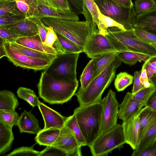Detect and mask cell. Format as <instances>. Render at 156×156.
Returning <instances> with one entry per match:
<instances>
[{
	"instance_id": "680465c9",
	"label": "cell",
	"mask_w": 156,
	"mask_h": 156,
	"mask_svg": "<svg viewBox=\"0 0 156 156\" xmlns=\"http://www.w3.org/2000/svg\"><path fill=\"white\" fill-rule=\"evenodd\" d=\"M138 28L143 29L150 33H152L154 35H156V28L145 27Z\"/></svg>"
},
{
	"instance_id": "f35d334b",
	"label": "cell",
	"mask_w": 156,
	"mask_h": 156,
	"mask_svg": "<svg viewBox=\"0 0 156 156\" xmlns=\"http://www.w3.org/2000/svg\"><path fill=\"white\" fill-rule=\"evenodd\" d=\"M6 14H14L25 16L24 14L18 9L14 2L7 1L0 3V16Z\"/></svg>"
},
{
	"instance_id": "816d5d0a",
	"label": "cell",
	"mask_w": 156,
	"mask_h": 156,
	"mask_svg": "<svg viewBox=\"0 0 156 156\" xmlns=\"http://www.w3.org/2000/svg\"><path fill=\"white\" fill-rule=\"evenodd\" d=\"M72 10L77 15L82 13L83 5V0H67Z\"/></svg>"
},
{
	"instance_id": "ab89813d",
	"label": "cell",
	"mask_w": 156,
	"mask_h": 156,
	"mask_svg": "<svg viewBox=\"0 0 156 156\" xmlns=\"http://www.w3.org/2000/svg\"><path fill=\"white\" fill-rule=\"evenodd\" d=\"M156 5L154 0H136L135 1V9L138 15L148 11Z\"/></svg>"
},
{
	"instance_id": "6125c7cd",
	"label": "cell",
	"mask_w": 156,
	"mask_h": 156,
	"mask_svg": "<svg viewBox=\"0 0 156 156\" xmlns=\"http://www.w3.org/2000/svg\"><path fill=\"white\" fill-rule=\"evenodd\" d=\"M155 3H156V2H155Z\"/></svg>"
},
{
	"instance_id": "5b68a950",
	"label": "cell",
	"mask_w": 156,
	"mask_h": 156,
	"mask_svg": "<svg viewBox=\"0 0 156 156\" xmlns=\"http://www.w3.org/2000/svg\"><path fill=\"white\" fill-rule=\"evenodd\" d=\"M133 29L123 30L116 27L108 29L105 35L112 42L119 53L131 51L145 54L151 56L156 55V49L151 44L137 39Z\"/></svg>"
},
{
	"instance_id": "8fae6325",
	"label": "cell",
	"mask_w": 156,
	"mask_h": 156,
	"mask_svg": "<svg viewBox=\"0 0 156 156\" xmlns=\"http://www.w3.org/2000/svg\"><path fill=\"white\" fill-rule=\"evenodd\" d=\"M102 124L100 134L117 124L119 105L115 92L109 90L102 99Z\"/></svg>"
},
{
	"instance_id": "44dd1931",
	"label": "cell",
	"mask_w": 156,
	"mask_h": 156,
	"mask_svg": "<svg viewBox=\"0 0 156 156\" xmlns=\"http://www.w3.org/2000/svg\"><path fill=\"white\" fill-rule=\"evenodd\" d=\"M139 118L141 139L147 130L156 120V111L148 107L144 106L140 111Z\"/></svg>"
},
{
	"instance_id": "836d02e7",
	"label": "cell",
	"mask_w": 156,
	"mask_h": 156,
	"mask_svg": "<svg viewBox=\"0 0 156 156\" xmlns=\"http://www.w3.org/2000/svg\"><path fill=\"white\" fill-rule=\"evenodd\" d=\"M156 140V120L146 131L140 139L137 149L142 150L151 144Z\"/></svg>"
},
{
	"instance_id": "6f0895ef",
	"label": "cell",
	"mask_w": 156,
	"mask_h": 156,
	"mask_svg": "<svg viewBox=\"0 0 156 156\" xmlns=\"http://www.w3.org/2000/svg\"><path fill=\"white\" fill-rule=\"evenodd\" d=\"M0 58L6 56V53L4 46V41L0 38Z\"/></svg>"
},
{
	"instance_id": "ffe728a7",
	"label": "cell",
	"mask_w": 156,
	"mask_h": 156,
	"mask_svg": "<svg viewBox=\"0 0 156 156\" xmlns=\"http://www.w3.org/2000/svg\"><path fill=\"white\" fill-rule=\"evenodd\" d=\"M55 32L58 39L54 43L53 47L55 49L58 54L83 52V49L75 43L60 33Z\"/></svg>"
},
{
	"instance_id": "60d3db41",
	"label": "cell",
	"mask_w": 156,
	"mask_h": 156,
	"mask_svg": "<svg viewBox=\"0 0 156 156\" xmlns=\"http://www.w3.org/2000/svg\"><path fill=\"white\" fill-rule=\"evenodd\" d=\"M40 154V151L34 150L33 146L31 147H22L15 149L6 156H39Z\"/></svg>"
},
{
	"instance_id": "9c48e42d",
	"label": "cell",
	"mask_w": 156,
	"mask_h": 156,
	"mask_svg": "<svg viewBox=\"0 0 156 156\" xmlns=\"http://www.w3.org/2000/svg\"><path fill=\"white\" fill-rule=\"evenodd\" d=\"M4 46L6 57L16 66L37 71L45 70L53 62L27 56L12 46L9 43L4 42Z\"/></svg>"
},
{
	"instance_id": "2e32d148",
	"label": "cell",
	"mask_w": 156,
	"mask_h": 156,
	"mask_svg": "<svg viewBox=\"0 0 156 156\" xmlns=\"http://www.w3.org/2000/svg\"><path fill=\"white\" fill-rule=\"evenodd\" d=\"M38 19L33 17L27 18L16 23L0 27L11 30L20 37L33 36L39 34L37 24Z\"/></svg>"
},
{
	"instance_id": "f5cc1de1",
	"label": "cell",
	"mask_w": 156,
	"mask_h": 156,
	"mask_svg": "<svg viewBox=\"0 0 156 156\" xmlns=\"http://www.w3.org/2000/svg\"><path fill=\"white\" fill-rule=\"evenodd\" d=\"M141 71L140 80L144 87H154L150 79L148 78L145 69L142 68Z\"/></svg>"
},
{
	"instance_id": "f6af8a7d",
	"label": "cell",
	"mask_w": 156,
	"mask_h": 156,
	"mask_svg": "<svg viewBox=\"0 0 156 156\" xmlns=\"http://www.w3.org/2000/svg\"><path fill=\"white\" fill-rule=\"evenodd\" d=\"M50 6L55 9L63 11L72 10L67 0H44Z\"/></svg>"
},
{
	"instance_id": "7dc6e473",
	"label": "cell",
	"mask_w": 156,
	"mask_h": 156,
	"mask_svg": "<svg viewBox=\"0 0 156 156\" xmlns=\"http://www.w3.org/2000/svg\"><path fill=\"white\" fill-rule=\"evenodd\" d=\"M146 70L147 76L150 79L156 73V55L151 56L143 65Z\"/></svg>"
},
{
	"instance_id": "8992f818",
	"label": "cell",
	"mask_w": 156,
	"mask_h": 156,
	"mask_svg": "<svg viewBox=\"0 0 156 156\" xmlns=\"http://www.w3.org/2000/svg\"><path fill=\"white\" fill-rule=\"evenodd\" d=\"M125 143L123 126L117 124L100 134L89 147L93 156H107Z\"/></svg>"
},
{
	"instance_id": "f1b7e54d",
	"label": "cell",
	"mask_w": 156,
	"mask_h": 156,
	"mask_svg": "<svg viewBox=\"0 0 156 156\" xmlns=\"http://www.w3.org/2000/svg\"><path fill=\"white\" fill-rule=\"evenodd\" d=\"M119 53L116 52L110 53L93 58L94 68L92 80L103 71Z\"/></svg>"
},
{
	"instance_id": "b9f144b4",
	"label": "cell",
	"mask_w": 156,
	"mask_h": 156,
	"mask_svg": "<svg viewBox=\"0 0 156 156\" xmlns=\"http://www.w3.org/2000/svg\"><path fill=\"white\" fill-rule=\"evenodd\" d=\"M26 17L17 15L6 14L0 16V26L16 23L25 19Z\"/></svg>"
},
{
	"instance_id": "94428289",
	"label": "cell",
	"mask_w": 156,
	"mask_h": 156,
	"mask_svg": "<svg viewBox=\"0 0 156 156\" xmlns=\"http://www.w3.org/2000/svg\"><path fill=\"white\" fill-rule=\"evenodd\" d=\"M151 44L154 46L156 49V43H152Z\"/></svg>"
},
{
	"instance_id": "603a6c76",
	"label": "cell",
	"mask_w": 156,
	"mask_h": 156,
	"mask_svg": "<svg viewBox=\"0 0 156 156\" xmlns=\"http://www.w3.org/2000/svg\"><path fill=\"white\" fill-rule=\"evenodd\" d=\"M12 129L0 121V154L2 155L11 149L14 136Z\"/></svg>"
},
{
	"instance_id": "30bf717a",
	"label": "cell",
	"mask_w": 156,
	"mask_h": 156,
	"mask_svg": "<svg viewBox=\"0 0 156 156\" xmlns=\"http://www.w3.org/2000/svg\"><path fill=\"white\" fill-rule=\"evenodd\" d=\"M91 59L112 52H119L111 41L98 32H93L87 39L83 50Z\"/></svg>"
},
{
	"instance_id": "11a10c76",
	"label": "cell",
	"mask_w": 156,
	"mask_h": 156,
	"mask_svg": "<svg viewBox=\"0 0 156 156\" xmlns=\"http://www.w3.org/2000/svg\"><path fill=\"white\" fill-rule=\"evenodd\" d=\"M145 106L148 107L156 111V88L150 96Z\"/></svg>"
},
{
	"instance_id": "f907efd6",
	"label": "cell",
	"mask_w": 156,
	"mask_h": 156,
	"mask_svg": "<svg viewBox=\"0 0 156 156\" xmlns=\"http://www.w3.org/2000/svg\"><path fill=\"white\" fill-rule=\"evenodd\" d=\"M141 71V70L139 71H136L134 72L133 76L134 83L131 92L132 94H135L140 90L145 88L144 87L140 80Z\"/></svg>"
},
{
	"instance_id": "9f6ffc18",
	"label": "cell",
	"mask_w": 156,
	"mask_h": 156,
	"mask_svg": "<svg viewBox=\"0 0 156 156\" xmlns=\"http://www.w3.org/2000/svg\"><path fill=\"white\" fill-rule=\"evenodd\" d=\"M119 5L126 7L130 8L133 7V4L132 0H111Z\"/></svg>"
},
{
	"instance_id": "8d00e7d4",
	"label": "cell",
	"mask_w": 156,
	"mask_h": 156,
	"mask_svg": "<svg viewBox=\"0 0 156 156\" xmlns=\"http://www.w3.org/2000/svg\"><path fill=\"white\" fill-rule=\"evenodd\" d=\"M83 3L91 17L93 24L94 32H98V12L97 6L94 0H83Z\"/></svg>"
},
{
	"instance_id": "6da1fadb",
	"label": "cell",
	"mask_w": 156,
	"mask_h": 156,
	"mask_svg": "<svg viewBox=\"0 0 156 156\" xmlns=\"http://www.w3.org/2000/svg\"><path fill=\"white\" fill-rule=\"evenodd\" d=\"M78 81L62 80L43 71L37 85L39 97L50 104H62L70 101L75 95Z\"/></svg>"
},
{
	"instance_id": "484cf974",
	"label": "cell",
	"mask_w": 156,
	"mask_h": 156,
	"mask_svg": "<svg viewBox=\"0 0 156 156\" xmlns=\"http://www.w3.org/2000/svg\"><path fill=\"white\" fill-rule=\"evenodd\" d=\"M156 28V5L143 14L137 15L134 27Z\"/></svg>"
},
{
	"instance_id": "7bdbcfd3",
	"label": "cell",
	"mask_w": 156,
	"mask_h": 156,
	"mask_svg": "<svg viewBox=\"0 0 156 156\" xmlns=\"http://www.w3.org/2000/svg\"><path fill=\"white\" fill-rule=\"evenodd\" d=\"M155 89L154 87L144 88L135 94H132L133 97L136 100L144 104L145 106L149 97Z\"/></svg>"
},
{
	"instance_id": "ba28073f",
	"label": "cell",
	"mask_w": 156,
	"mask_h": 156,
	"mask_svg": "<svg viewBox=\"0 0 156 156\" xmlns=\"http://www.w3.org/2000/svg\"><path fill=\"white\" fill-rule=\"evenodd\" d=\"M80 53L58 54L45 70L53 77L62 80H76V69Z\"/></svg>"
},
{
	"instance_id": "83f0119b",
	"label": "cell",
	"mask_w": 156,
	"mask_h": 156,
	"mask_svg": "<svg viewBox=\"0 0 156 156\" xmlns=\"http://www.w3.org/2000/svg\"><path fill=\"white\" fill-rule=\"evenodd\" d=\"M10 44L12 46L24 54L32 57L53 62L57 57V55H55L39 51L24 46L16 42Z\"/></svg>"
},
{
	"instance_id": "e0dca14e",
	"label": "cell",
	"mask_w": 156,
	"mask_h": 156,
	"mask_svg": "<svg viewBox=\"0 0 156 156\" xmlns=\"http://www.w3.org/2000/svg\"><path fill=\"white\" fill-rule=\"evenodd\" d=\"M43 116L44 122L43 129L51 127L61 129L65 126L67 117L40 102L38 107Z\"/></svg>"
},
{
	"instance_id": "74e56055",
	"label": "cell",
	"mask_w": 156,
	"mask_h": 156,
	"mask_svg": "<svg viewBox=\"0 0 156 156\" xmlns=\"http://www.w3.org/2000/svg\"><path fill=\"white\" fill-rule=\"evenodd\" d=\"M134 31L135 37L140 41L151 44L156 43V35L138 28H135Z\"/></svg>"
},
{
	"instance_id": "7a4b0ae2",
	"label": "cell",
	"mask_w": 156,
	"mask_h": 156,
	"mask_svg": "<svg viewBox=\"0 0 156 156\" xmlns=\"http://www.w3.org/2000/svg\"><path fill=\"white\" fill-rule=\"evenodd\" d=\"M122 62L118 55L103 71L92 80L85 89L80 87L75 94L80 106L87 105L101 100L103 93L114 80L116 70Z\"/></svg>"
},
{
	"instance_id": "4dcf8cb0",
	"label": "cell",
	"mask_w": 156,
	"mask_h": 156,
	"mask_svg": "<svg viewBox=\"0 0 156 156\" xmlns=\"http://www.w3.org/2000/svg\"><path fill=\"white\" fill-rule=\"evenodd\" d=\"M65 126L72 131L81 147L87 146L86 141L82 134L76 116L74 114L67 117Z\"/></svg>"
},
{
	"instance_id": "9a60e30c",
	"label": "cell",
	"mask_w": 156,
	"mask_h": 156,
	"mask_svg": "<svg viewBox=\"0 0 156 156\" xmlns=\"http://www.w3.org/2000/svg\"><path fill=\"white\" fill-rule=\"evenodd\" d=\"M145 105L135 100L131 92H128L119 105L118 117L123 122L130 119L137 114Z\"/></svg>"
},
{
	"instance_id": "f546056e",
	"label": "cell",
	"mask_w": 156,
	"mask_h": 156,
	"mask_svg": "<svg viewBox=\"0 0 156 156\" xmlns=\"http://www.w3.org/2000/svg\"><path fill=\"white\" fill-rule=\"evenodd\" d=\"M118 56L122 62L130 66L134 65L138 62H145L151 57L145 54L131 51L119 53Z\"/></svg>"
},
{
	"instance_id": "52a82bcc",
	"label": "cell",
	"mask_w": 156,
	"mask_h": 156,
	"mask_svg": "<svg viewBox=\"0 0 156 156\" xmlns=\"http://www.w3.org/2000/svg\"><path fill=\"white\" fill-rule=\"evenodd\" d=\"M100 12L123 25L127 29L134 28L137 15L133 7L126 8L111 0H94Z\"/></svg>"
},
{
	"instance_id": "d4e9b609",
	"label": "cell",
	"mask_w": 156,
	"mask_h": 156,
	"mask_svg": "<svg viewBox=\"0 0 156 156\" xmlns=\"http://www.w3.org/2000/svg\"><path fill=\"white\" fill-rule=\"evenodd\" d=\"M97 9L98 14V28L99 34L104 36L107 35L108 33V29L111 27H116L123 30H126L122 24L102 14L98 6Z\"/></svg>"
},
{
	"instance_id": "d6a6232c",
	"label": "cell",
	"mask_w": 156,
	"mask_h": 156,
	"mask_svg": "<svg viewBox=\"0 0 156 156\" xmlns=\"http://www.w3.org/2000/svg\"><path fill=\"white\" fill-rule=\"evenodd\" d=\"M20 117L15 110H0V121L11 129L17 126Z\"/></svg>"
},
{
	"instance_id": "91938a15",
	"label": "cell",
	"mask_w": 156,
	"mask_h": 156,
	"mask_svg": "<svg viewBox=\"0 0 156 156\" xmlns=\"http://www.w3.org/2000/svg\"><path fill=\"white\" fill-rule=\"evenodd\" d=\"M150 79L154 86L156 88V74H154Z\"/></svg>"
},
{
	"instance_id": "4316f807",
	"label": "cell",
	"mask_w": 156,
	"mask_h": 156,
	"mask_svg": "<svg viewBox=\"0 0 156 156\" xmlns=\"http://www.w3.org/2000/svg\"><path fill=\"white\" fill-rule=\"evenodd\" d=\"M19 105L15 95L7 90L0 91V110H15Z\"/></svg>"
},
{
	"instance_id": "1f68e13d",
	"label": "cell",
	"mask_w": 156,
	"mask_h": 156,
	"mask_svg": "<svg viewBox=\"0 0 156 156\" xmlns=\"http://www.w3.org/2000/svg\"><path fill=\"white\" fill-rule=\"evenodd\" d=\"M17 96L27 101L33 108L38 107L40 102L34 91L30 89L20 87L17 91Z\"/></svg>"
},
{
	"instance_id": "db71d44e",
	"label": "cell",
	"mask_w": 156,
	"mask_h": 156,
	"mask_svg": "<svg viewBox=\"0 0 156 156\" xmlns=\"http://www.w3.org/2000/svg\"><path fill=\"white\" fill-rule=\"evenodd\" d=\"M37 24L39 34L43 42L44 41L47 33V30L46 26L43 23L41 19H38Z\"/></svg>"
},
{
	"instance_id": "cb8c5ba5",
	"label": "cell",
	"mask_w": 156,
	"mask_h": 156,
	"mask_svg": "<svg viewBox=\"0 0 156 156\" xmlns=\"http://www.w3.org/2000/svg\"><path fill=\"white\" fill-rule=\"evenodd\" d=\"M39 0H0V3L7 1L14 2L18 9L26 17H31L38 13Z\"/></svg>"
},
{
	"instance_id": "3957f363",
	"label": "cell",
	"mask_w": 156,
	"mask_h": 156,
	"mask_svg": "<svg viewBox=\"0 0 156 156\" xmlns=\"http://www.w3.org/2000/svg\"><path fill=\"white\" fill-rule=\"evenodd\" d=\"M103 107L101 100L87 105H79L74 110L73 114L89 147L100 134Z\"/></svg>"
},
{
	"instance_id": "5bb4252c",
	"label": "cell",
	"mask_w": 156,
	"mask_h": 156,
	"mask_svg": "<svg viewBox=\"0 0 156 156\" xmlns=\"http://www.w3.org/2000/svg\"><path fill=\"white\" fill-rule=\"evenodd\" d=\"M140 111L130 119L123 122L122 124L126 143L129 144L133 150L137 149L140 141L139 118Z\"/></svg>"
},
{
	"instance_id": "e7e4bbea",
	"label": "cell",
	"mask_w": 156,
	"mask_h": 156,
	"mask_svg": "<svg viewBox=\"0 0 156 156\" xmlns=\"http://www.w3.org/2000/svg\"><path fill=\"white\" fill-rule=\"evenodd\" d=\"M155 74H156V73H155Z\"/></svg>"
},
{
	"instance_id": "e575fe53",
	"label": "cell",
	"mask_w": 156,
	"mask_h": 156,
	"mask_svg": "<svg viewBox=\"0 0 156 156\" xmlns=\"http://www.w3.org/2000/svg\"><path fill=\"white\" fill-rule=\"evenodd\" d=\"M94 60L93 58H92L87 64L80 76V87L82 89H85L92 81L94 73Z\"/></svg>"
},
{
	"instance_id": "ac0fdd59",
	"label": "cell",
	"mask_w": 156,
	"mask_h": 156,
	"mask_svg": "<svg viewBox=\"0 0 156 156\" xmlns=\"http://www.w3.org/2000/svg\"><path fill=\"white\" fill-rule=\"evenodd\" d=\"M17 126L21 133L37 134L41 129L38 120L31 111L24 110L20 116Z\"/></svg>"
},
{
	"instance_id": "7c38bea8",
	"label": "cell",
	"mask_w": 156,
	"mask_h": 156,
	"mask_svg": "<svg viewBox=\"0 0 156 156\" xmlns=\"http://www.w3.org/2000/svg\"><path fill=\"white\" fill-rule=\"evenodd\" d=\"M51 145L62 151L66 156L82 155L81 147L72 131L65 126L60 129L58 137Z\"/></svg>"
},
{
	"instance_id": "bcb514c9",
	"label": "cell",
	"mask_w": 156,
	"mask_h": 156,
	"mask_svg": "<svg viewBox=\"0 0 156 156\" xmlns=\"http://www.w3.org/2000/svg\"><path fill=\"white\" fill-rule=\"evenodd\" d=\"M132 156H156V140L142 150H134Z\"/></svg>"
},
{
	"instance_id": "be15d7a7",
	"label": "cell",
	"mask_w": 156,
	"mask_h": 156,
	"mask_svg": "<svg viewBox=\"0 0 156 156\" xmlns=\"http://www.w3.org/2000/svg\"><path fill=\"white\" fill-rule=\"evenodd\" d=\"M136 0H135V1H136Z\"/></svg>"
},
{
	"instance_id": "7402d4cb",
	"label": "cell",
	"mask_w": 156,
	"mask_h": 156,
	"mask_svg": "<svg viewBox=\"0 0 156 156\" xmlns=\"http://www.w3.org/2000/svg\"><path fill=\"white\" fill-rule=\"evenodd\" d=\"M60 131V129L53 127L43 129L37 134L35 140L40 145H51L57 139Z\"/></svg>"
},
{
	"instance_id": "c3c4849f",
	"label": "cell",
	"mask_w": 156,
	"mask_h": 156,
	"mask_svg": "<svg viewBox=\"0 0 156 156\" xmlns=\"http://www.w3.org/2000/svg\"><path fill=\"white\" fill-rule=\"evenodd\" d=\"M47 33L43 44L45 45L53 48L54 43L58 39L56 32L53 28L51 26H46Z\"/></svg>"
},
{
	"instance_id": "4fadbf2b",
	"label": "cell",
	"mask_w": 156,
	"mask_h": 156,
	"mask_svg": "<svg viewBox=\"0 0 156 156\" xmlns=\"http://www.w3.org/2000/svg\"><path fill=\"white\" fill-rule=\"evenodd\" d=\"M38 13L32 17L42 19L52 18L74 21H79L78 15L72 10L63 11L55 9L48 5L44 0H39Z\"/></svg>"
},
{
	"instance_id": "277c9868",
	"label": "cell",
	"mask_w": 156,
	"mask_h": 156,
	"mask_svg": "<svg viewBox=\"0 0 156 156\" xmlns=\"http://www.w3.org/2000/svg\"><path fill=\"white\" fill-rule=\"evenodd\" d=\"M46 26H51L83 50L87 39L94 32L92 25L87 21H79L45 18L40 19Z\"/></svg>"
},
{
	"instance_id": "d6986e66",
	"label": "cell",
	"mask_w": 156,
	"mask_h": 156,
	"mask_svg": "<svg viewBox=\"0 0 156 156\" xmlns=\"http://www.w3.org/2000/svg\"><path fill=\"white\" fill-rule=\"evenodd\" d=\"M16 42L24 46L43 52L57 55L58 53L54 47L45 46L39 34L35 36L19 38Z\"/></svg>"
},
{
	"instance_id": "d590c367",
	"label": "cell",
	"mask_w": 156,
	"mask_h": 156,
	"mask_svg": "<svg viewBox=\"0 0 156 156\" xmlns=\"http://www.w3.org/2000/svg\"><path fill=\"white\" fill-rule=\"evenodd\" d=\"M133 76L126 72H121L116 75L114 85L118 91H122L133 83Z\"/></svg>"
},
{
	"instance_id": "ee69618b",
	"label": "cell",
	"mask_w": 156,
	"mask_h": 156,
	"mask_svg": "<svg viewBox=\"0 0 156 156\" xmlns=\"http://www.w3.org/2000/svg\"><path fill=\"white\" fill-rule=\"evenodd\" d=\"M20 38L19 36L11 30L5 28L0 27V38L4 42L12 43L16 42Z\"/></svg>"
},
{
	"instance_id": "681fc988",
	"label": "cell",
	"mask_w": 156,
	"mask_h": 156,
	"mask_svg": "<svg viewBox=\"0 0 156 156\" xmlns=\"http://www.w3.org/2000/svg\"><path fill=\"white\" fill-rule=\"evenodd\" d=\"M66 156L62 151L52 145L47 146L43 151L40 152L39 156Z\"/></svg>"
}]
</instances>
